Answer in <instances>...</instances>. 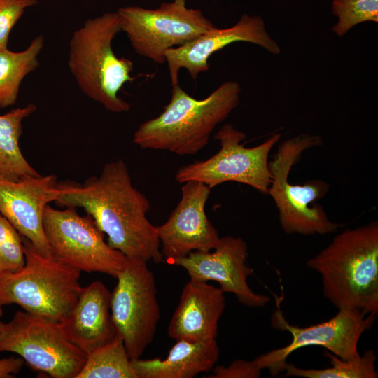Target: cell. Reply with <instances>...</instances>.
Returning <instances> with one entry per match:
<instances>
[{"label": "cell", "mask_w": 378, "mask_h": 378, "mask_svg": "<svg viewBox=\"0 0 378 378\" xmlns=\"http://www.w3.org/2000/svg\"><path fill=\"white\" fill-rule=\"evenodd\" d=\"M332 12L338 18L332 31L342 37L358 24L378 22V0H333Z\"/></svg>", "instance_id": "24"}, {"label": "cell", "mask_w": 378, "mask_h": 378, "mask_svg": "<svg viewBox=\"0 0 378 378\" xmlns=\"http://www.w3.org/2000/svg\"><path fill=\"white\" fill-rule=\"evenodd\" d=\"M1 306H2V304H0V318L3 315V311H2V309H1ZM1 321H0V323H1Z\"/></svg>", "instance_id": "29"}, {"label": "cell", "mask_w": 378, "mask_h": 378, "mask_svg": "<svg viewBox=\"0 0 378 378\" xmlns=\"http://www.w3.org/2000/svg\"><path fill=\"white\" fill-rule=\"evenodd\" d=\"M57 188V204L83 209L111 247L130 259L164 262L156 226L147 218L150 203L133 186L122 159L106 163L99 176L82 183L64 181Z\"/></svg>", "instance_id": "1"}, {"label": "cell", "mask_w": 378, "mask_h": 378, "mask_svg": "<svg viewBox=\"0 0 378 378\" xmlns=\"http://www.w3.org/2000/svg\"><path fill=\"white\" fill-rule=\"evenodd\" d=\"M181 190V198L167 221L156 226L164 260L172 264L191 252L211 251L220 238L205 211L211 188L188 181Z\"/></svg>", "instance_id": "13"}, {"label": "cell", "mask_w": 378, "mask_h": 378, "mask_svg": "<svg viewBox=\"0 0 378 378\" xmlns=\"http://www.w3.org/2000/svg\"><path fill=\"white\" fill-rule=\"evenodd\" d=\"M321 141L319 136L306 133L289 138L279 146L268 162L271 183L267 194L276 204L280 225L287 234L323 235L335 232L343 225L330 220L323 207L314 204L326 196L330 188L328 183L313 179L293 184L288 181L292 167L302 153Z\"/></svg>", "instance_id": "6"}, {"label": "cell", "mask_w": 378, "mask_h": 378, "mask_svg": "<svg viewBox=\"0 0 378 378\" xmlns=\"http://www.w3.org/2000/svg\"><path fill=\"white\" fill-rule=\"evenodd\" d=\"M164 359L131 360L138 378H192L212 370L218 360L220 349L216 340H176Z\"/></svg>", "instance_id": "19"}, {"label": "cell", "mask_w": 378, "mask_h": 378, "mask_svg": "<svg viewBox=\"0 0 378 378\" xmlns=\"http://www.w3.org/2000/svg\"><path fill=\"white\" fill-rule=\"evenodd\" d=\"M25 262L19 270L0 276V304L60 322L75 305L82 289L80 272L41 253L22 236Z\"/></svg>", "instance_id": "5"}, {"label": "cell", "mask_w": 378, "mask_h": 378, "mask_svg": "<svg viewBox=\"0 0 378 378\" xmlns=\"http://www.w3.org/2000/svg\"><path fill=\"white\" fill-rule=\"evenodd\" d=\"M271 317L272 326L287 331L292 336L286 346L262 354L253 360L261 369H267L272 376L284 371L287 358L293 351L307 346H321L344 360L358 358V344L362 335L369 330L376 320L377 314H365L357 309H338L329 320L300 328L290 325L286 319L280 302Z\"/></svg>", "instance_id": "12"}, {"label": "cell", "mask_w": 378, "mask_h": 378, "mask_svg": "<svg viewBox=\"0 0 378 378\" xmlns=\"http://www.w3.org/2000/svg\"><path fill=\"white\" fill-rule=\"evenodd\" d=\"M331 367L324 369H303L293 363H287L284 367L287 377L305 378H376V352L373 349L365 351L356 359L344 360L332 354L326 352Z\"/></svg>", "instance_id": "23"}, {"label": "cell", "mask_w": 378, "mask_h": 378, "mask_svg": "<svg viewBox=\"0 0 378 378\" xmlns=\"http://www.w3.org/2000/svg\"><path fill=\"white\" fill-rule=\"evenodd\" d=\"M236 42L255 44L275 55L281 51L279 45L268 33L263 19L259 15L244 13L231 27H216L185 45L167 50L165 57L172 85L178 84V72L182 68L196 80L200 73L209 70L208 61L214 53Z\"/></svg>", "instance_id": "15"}, {"label": "cell", "mask_w": 378, "mask_h": 378, "mask_svg": "<svg viewBox=\"0 0 378 378\" xmlns=\"http://www.w3.org/2000/svg\"><path fill=\"white\" fill-rule=\"evenodd\" d=\"M246 138L244 132L232 124H225L214 136L220 142V150L206 160L180 167L175 174L176 181L179 183L197 181L211 189L227 181H235L267 194L271 183L268 156L281 134H274L251 148L245 147L242 143Z\"/></svg>", "instance_id": "10"}, {"label": "cell", "mask_w": 378, "mask_h": 378, "mask_svg": "<svg viewBox=\"0 0 378 378\" xmlns=\"http://www.w3.org/2000/svg\"><path fill=\"white\" fill-rule=\"evenodd\" d=\"M43 46L40 35L23 51L0 49V108L15 104L22 80L39 66L38 56Z\"/></svg>", "instance_id": "21"}, {"label": "cell", "mask_w": 378, "mask_h": 378, "mask_svg": "<svg viewBox=\"0 0 378 378\" xmlns=\"http://www.w3.org/2000/svg\"><path fill=\"white\" fill-rule=\"evenodd\" d=\"M209 378H257L261 374V369L254 360H235L227 367L217 365L212 369Z\"/></svg>", "instance_id": "27"}, {"label": "cell", "mask_w": 378, "mask_h": 378, "mask_svg": "<svg viewBox=\"0 0 378 378\" xmlns=\"http://www.w3.org/2000/svg\"><path fill=\"white\" fill-rule=\"evenodd\" d=\"M43 228L51 255L79 271L100 272L116 277L127 258L111 247L104 233L88 214L77 208L57 209L48 204L44 211Z\"/></svg>", "instance_id": "9"}, {"label": "cell", "mask_w": 378, "mask_h": 378, "mask_svg": "<svg viewBox=\"0 0 378 378\" xmlns=\"http://www.w3.org/2000/svg\"><path fill=\"white\" fill-rule=\"evenodd\" d=\"M57 176H28L18 181L0 176V214L43 255L52 256L43 228L46 207L58 192Z\"/></svg>", "instance_id": "16"}, {"label": "cell", "mask_w": 378, "mask_h": 378, "mask_svg": "<svg viewBox=\"0 0 378 378\" xmlns=\"http://www.w3.org/2000/svg\"><path fill=\"white\" fill-rule=\"evenodd\" d=\"M115 278L112 319L130 359H137L153 342L160 317L155 276L147 262L127 258Z\"/></svg>", "instance_id": "11"}, {"label": "cell", "mask_w": 378, "mask_h": 378, "mask_svg": "<svg viewBox=\"0 0 378 378\" xmlns=\"http://www.w3.org/2000/svg\"><path fill=\"white\" fill-rule=\"evenodd\" d=\"M111 292L101 281L83 287L69 314L60 321L67 337L87 355L111 341L118 331L111 313Z\"/></svg>", "instance_id": "18"}, {"label": "cell", "mask_w": 378, "mask_h": 378, "mask_svg": "<svg viewBox=\"0 0 378 378\" xmlns=\"http://www.w3.org/2000/svg\"><path fill=\"white\" fill-rule=\"evenodd\" d=\"M24 262L21 234L0 214V276L19 270Z\"/></svg>", "instance_id": "25"}, {"label": "cell", "mask_w": 378, "mask_h": 378, "mask_svg": "<svg viewBox=\"0 0 378 378\" xmlns=\"http://www.w3.org/2000/svg\"><path fill=\"white\" fill-rule=\"evenodd\" d=\"M241 92L239 83L225 81L206 98L197 99L178 84L174 85L164 111L138 127L133 142L142 149L194 155L208 144L215 127L239 104Z\"/></svg>", "instance_id": "3"}, {"label": "cell", "mask_w": 378, "mask_h": 378, "mask_svg": "<svg viewBox=\"0 0 378 378\" xmlns=\"http://www.w3.org/2000/svg\"><path fill=\"white\" fill-rule=\"evenodd\" d=\"M248 256L246 241L227 235L220 237L211 251L191 252L173 264L185 269L191 280L216 281L224 293L234 294L241 304L263 307L270 298L250 288L247 280L253 270L246 264Z\"/></svg>", "instance_id": "14"}, {"label": "cell", "mask_w": 378, "mask_h": 378, "mask_svg": "<svg viewBox=\"0 0 378 378\" xmlns=\"http://www.w3.org/2000/svg\"><path fill=\"white\" fill-rule=\"evenodd\" d=\"M24 360L11 356L0 359V378H10L18 374L24 365Z\"/></svg>", "instance_id": "28"}, {"label": "cell", "mask_w": 378, "mask_h": 378, "mask_svg": "<svg viewBox=\"0 0 378 378\" xmlns=\"http://www.w3.org/2000/svg\"><path fill=\"white\" fill-rule=\"evenodd\" d=\"M37 0H0V49L7 48L10 33L24 10Z\"/></svg>", "instance_id": "26"}, {"label": "cell", "mask_w": 378, "mask_h": 378, "mask_svg": "<svg viewBox=\"0 0 378 378\" xmlns=\"http://www.w3.org/2000/svg\"><path fill=\"white\" fill-rule=\"evenodd\" d=\"M76 378H138L118 332L111 341L88 355Z\"/></svg>", "instance_id": "22"}, {"label": "cell", "mask_w": 378, "mask_h": 378, "mask_svg": "<svg viewBox=\"0 0 378 378\" xmlns=\"http://www.w3.org/2000/svg\"><path fill=\"white\" fill-rule=\"evenodd\" d=\"M120 31L118 13H106L89 19L75 31L69 42L68 66L81 91L109 111L127 112L131 105L118 96L127 83H132L133 62L118 57L112 42Z\"/></svg>", "instance_id": "4"}, {"label": "cell", "mask_w": 378, "mask_h": 378, "mask_svg": "<svg viewBox=\"0 0 378 378\" xmlns=\"http://www.w3.org/2000/svg\"><path fill=\"white\" fill-rule=\"evenodd\" d=\"M36 110L29 103L0 115V176L18 181L24 176L40 174L28 162L20 147L22 121Z\"/></svg>", "instance_id": "20"}, {"label": "cell", "mask_w": 378, "mask_h": 378, "mask_svg": "<svg viewBox=\"0 0 378 378\" xmlns=\"http://www.w3.org/2000/svg\"><path fill=\"white\" fill-rule=\"evenodd\" d=\"M124 31L139 55L163 64L166 52L181 46L216 27L201 10L186 7V0L163 3L155 9L139 6L117 11Z\"/></svg>", "instance_id": "8"}, {"label": "cell", "mask_w": 378, "mask_h": 378, "mask_svg": "<svg viewBox=\"0 0 378 378\" xmlns=\"http://www.w3.org/2000/svg\"><path fill=\"white\" fill-rule=\"evenodd\" d=\"M307 265L321 276L323 293L338 309L378 312V223L337 234Z\"/></svg>", "instance_id": "2"}, {"label": "cell", "mask_w": 378, "mask_h": 378, "mask_svg": "<svg viewBox=\"0 0 378 378\" xmlns=\"http://www.w3.org/2000/svg\"><path fill=\"white\" fill-rule=\"evenodd\" d=\"M224 293L220 287L190 279L170 320L169 337L194 342L216 340L218 322L225 307Z\"/></svg>", "instance_id": "17"}, {"label": "cell", "mask_w": 378, "mask_h": 378, "mask_svg": "<svg viewBox=\"0 0 378 378\" xmlns=\"http://www.w3.org/2000/svg\"><path fill=\"white\" fill-rule=\"evenodd\" d=\"M18 354L34 370L53 378H76L88 355L64 333L60 322L25 311L0 323V352Z\"/></svg>", "instance_id": "7"}]
</instances>
